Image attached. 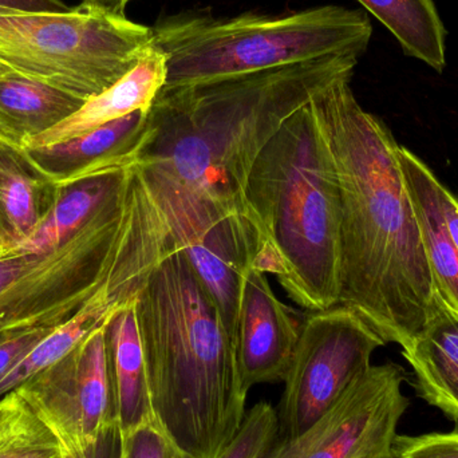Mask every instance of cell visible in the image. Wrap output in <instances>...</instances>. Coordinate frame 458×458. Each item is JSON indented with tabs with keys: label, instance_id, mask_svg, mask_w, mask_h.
Wrapping results in <instances>:
<instances>
[{
	"label": "cell",
	"instance_id": "1",
	"mask_svg": "<svg viewBox=\"0 0 458 458\" xmlns=\"http://www.w3.org/2000/svg\"><path fill=\"white\" fill-rule=\"evenodd\" d=\"M350 82H336L311 101L338 177V306L360 315L385 344L405 349L427 325L437 293L398 161L400 145L360 106Z\"/></svg>",
	"mask_w": 458,
	"mask_h": 458
},
{
	"label": "cell",
	"instance_id": "2",
	"mask_svg": "<svg viewBox=\"0 0 458 458\" xmlns=\"http://www.w3.org/2000/svg\"><path fill=\"white\" fill-rule=\"evenodd\" d=\"M360 56L331 55L253 74L164 86L148 110L137 164L245 214L258 156L312 98L352 80Z\"/></svg>",
	"mask_w": 458,
	"mask_h": 458
},
{
	"label": "cell",
	"instance_id": "3",
	"mask_svg": "<svg viewBox=\"0 0 458 458\" xmlns=\"http://www.w3.org/2000/svg\"><path fill=\"white\" fill-rule=\"evenodd\" d=\"M133 283L156 422L188 457L219 458L242 427L248 392L222 315L164 223L160 255Z\"/></svg>",
	"mask_w": 458,
	"mask_h": 458
},
{
	"label": "cell",
	"instance_id": "4",
	"mask_svg": "<svg viewBox=\"0 0 458 458\" xmlns=\"http://www.w3.org/2000/svg\"><path fill=\"white\" fill-rule=\"evenodd\" d=\"M244 207L261 239L253 268L274 275L288 298L309 311L338 306V177L311 102L285 121L256 158Z\"/></svg>",
	"mask_w": 458,
	"mask_h": 458
},
{
	"label": "cell",
	"instance_id": "5",
	"mask_svg": "<svg viewBox=\"0 0 458 458\" xmlns=\"http://www.w3.org/2000/svg\"><path fill=\"white\" fill-rule=\"evenodd\" d=\"M166 56L165 88L253 74L331 55L362 56L373 37L365 11L322 5L232 18L182 13L152 27Z\"/></svg>",
	"mask_w": 458,
	"mask_h": 458
},
{
	"label": "cell",
	"instance_id": "6",
	"mask_svg": "<svg viewBox=\"0 0 458 458\" xmlns=\"http://www.w3.org/2000/svg\"><path fill=\"white\" fill-rule=\"evenodd\" d=\"M153 46L152 27L81 3L64 13H0V77L46 83L88 101Z\"/></svg>",
	"mask_w": 458,
	"mask_h": 458
},
{
	"label": "cell",
	"instance_id": "7",
	"mask_svg": "<svg viewBox=\"0 0 458 458\" xmlns=\"http://www.w3.org/2000/svg\"><path fill=\"white\" fill-rule=\"evenodd\" d=\"M134 166L169 237L214 299L236 347L242 284L260 250L258 229L247 215L147 166Z\"/></svg>",
	"mask_w": 458,
	"mask_h": 458
},
{
	"label": "cell",
	"instance_id": "8",
	"mask_svg": "<svg viewBox=\"0 0 458 458\" xmlns=\"http://www.w3.org/2000/svg\"><path fill=\"white\" fill-rule=\"evenodd\" d=\"M381 336L352 310L334 306L301 322L276 408L277 438H293L322 419L371 366Z\"/></svg>",
	"mask_w": 458,
	"mask_h": 458
},
{
	"label": "cell",
	"instance_id": "9",
	"mask_svg": "<svg viewBox=\"0 0 458 458\" xmlns=\"http://www.w3.org/2000/svg\"><path fill=\"white\" fill-rule=\"evenodd\" d=\"M400 366L371 365L306 432L276 438L261 458H392L408 409Z\"/></svg>",
	"mask_w": 458,
	"mask_h": 458
},
{
	"label": "cell",
	"instance_id": "10",
	"mask_svg": "<svg viewBox=\"0 0 458 458\" xmlns=\"http://www.w3.org/2000/svg\"><path fill=\"white\" fill-rule=\"evenodd\" d=\"M106 322L15 390L53 430L64 454L88 448L107 428L118 424L107 366Z\"/></svg>",
	"mask_w": 458,
	"mask_h": 458
},
{
	"label": "cell",
	"instance_id": "11",
	"mask_svg": "<svg viewBox=\"0 0 458 458\" xmlns=\"http://www.w3.org/2000/svg\"><path fill=\"white\" fill-rule=\"evenodd\" d=\"M296 312L275 295L267 275L250 267L245 275L237 318L236 362L250 393L284 381L301 334Z\"/></svg>",
	"mask_w": 458,
	"mask_h": 458
},
{
	"label": "cell",
	"instance_id": "12",
	"mask_svg": "<svg viewBox=\"0 0 458 458\" xmlns=\"http://www.w3.org/2000/svg\"><path fill=\"white\" fill-rule=\"evenodd\" d=\"M148 110H137L59 144L23 148L24 155L54 184L109 166L131 165L137 161L147 128Z\"/></svg>",
	"mask_w": 458,
	"mask_h": 458
},
{
	"label": "cell",
	"instance_id": "13",
	"mask_svg": "<svg viewBox=\"0 0 458 458\" xmlns=\"http://www.w3.org/2000/svg\"><path fill=\"white\" fill-rule=\"evenodd\" d=\"M166 81V56L155 45L140 64L112 88L88 99L80 110L46 133L27 140L23 148L46 147L82 136L137 110L149 109ZM21 148V149H23Z\"/></svg>",
	"mask_w": 458,
	"mask_h": 458
},
{
	"label": "cell",
	"instance_id": "14",
	"mask_svg": "<svg viewBox=\"0 0 458 458\" xmlns=\"http://www.w3.org/2000/svg\"><path fill=\"white\" fill-rule=\"evenodd\" d=\"M403 355L420 397L458 425V312L437 295L427 325Z\"/></svg>",
	"mask_w": 458,
	"mask_h": 458
},
{
	"label": "cell",
	"instance_id": "15",
	"mask_svg": "<svg viewBox=\"0 0 458 458\" xmlns=\"http://www.w3.org/2000/svg\"><path fill=\"white\" fill-rule=\"evenodd\" d=\"M106 352L121 433L156 421L137 328L134 296L118 304L107 319Z\"/></svg>",
	"mask_w": 458,
	"mask_h": 458
},
{
	"label": "cell",
	"instance_id": "16",
	"mask_svg": "<svg viewBox=\"0 0 458 458\" xmlns=\"http://www.w3.org/2000/svg\"><path fill=\"white\" fill-rule=\"evenodd\" d=\"M131 165L109 166L56 184L50 211L30 239L13 250L45 252L62 244L125 191Z\"/></svg>",
	"mask_w": 458,
	"mask_h": 458
},
{
	"label": "cell",
	"instance_id": "17",
	"mask_svg": "<svg viewBox=\"0 0 458 458\" xmlns=\"http://www.w3.org/2000/svg\"><path fill=\"white\" fill-rule=\"evenodd\" d=\"M398 161L413 201L436 293L458 312V250L449 237L438 206L436 188L440 180L406 147H398Z\"/></svg>",
	"mask_w": 458,
	"mask_h": 458
},
{
	"label": "cell",
	"instance_id": "18",
	"mask_svg": "<svg viewBox=\"0 0 458 458\" xmlns=\"http://www.w3.org/2000/svg\"><path fill=\"white\" fill-rule=\"evenodd\" d=\"M56 184L43 176L21 148L0 141V244L4 253L23 245L45 219Z\"/></svg>",
	"mask_w": 458,
	"mask_h": 458
},
{
	"label": "cell",
	"instance_id": "19",
	"mask_svg": "<svg viewBox=\"0 0 458 458\" xmlns=\"http://www.w3.org/2000/svg\"><path fill=\"white\" fill-rule=\"evenodd\" d=\"M85 102L29 78L0 77V141L23 148L27 140L50 131Z\"/></svg>",
	"mask_w": 458,
	"mask_h": 458
},
{
	"label": "cell",
	"instance_id": "20",
	"mask_svg": "<svg viewBox=\"0 0 458 458\" xmlns=\"http://www.w3.org/2000/svg\"><path fill=\"white\" fill-rule=\"evenodd\" d=\"M123 301H125L113 287L109 274L105 284L72 318L43 339L0 381V400L69 354L89 334L104 325L113 310Z\"/></svg>",
	"mask_w": 458,
	"mask_h": 458
},
{
	"label": "cell",
	"instance_id": "21",
	"mask_svg": "<svg viewBox=\"0 0 458 458\" xmlns=\"http://www.w3.org/2000/svg\"><path fill=\"white\" fill-rule=\"evenodd\" d=\"M400 42L406 55L436 72L446 66V30L433 0H358Z\"/></svg>",
	"mask_w": 458,
	"mask_h": 458
},
{
	"label": "cell",
	"instance_id": "22",
	"mask_svg": "<svg viewBox=\"0 0 458 458\" xmlns=\"http://www.w3.org/2000/svg\"><path fill=\"white\" fill-rule=\"evenodd\" d=\"M64 449L53 430L19 397L0 422V458H62Z\"/></svg>",
	"mask_w": 458,
	"mask_h": 458
},
{
	"label": "cell",
	"instance_id": "23",
	"mask_svg": "<svg viewBox=\"0 0 458 458\" xmlns=\"http://www.w3.org/2000/svg\"><path fill=\"white\" fill-rule=\"evenodd\" d=\"M279 435L276 409L259 401L245 413L242 427L219 458H261Z\"/></svg>",
	"mask_w": 458,
	"mask_h": 458
},
{
	"label": "cell",
	"instance_id": "24",
	"mask_svg": "<svg viewBox=\"0 0 458 458\" xmlns=\"http://www.w3.org/2000/svg\"><path fill=\"white\" fill-rule=\"evenodd\" d=\"M121 458H190L182 454L156 421L123 433Z\"/></svg>",
	"mask_w": 458,
	"mask_h": 458
},
{
	"label": "cell",
	"instance_id": "25",
	"mask_svg": "<svg viewBox=\"0 0 458 458\" xmlns=\"http://www.w3.org/2000/svg\"><path fill=\"white\" fill-rule=\"evenodd\" d=\"M392 458H458V429L420 436L398 435Z\"/></svg>",
	"mask_w": 458,
	"mask_h": 458
},
{
	"label": "cell",
	"instance_id": "26",
	"mask_svg": "<svg viewBox=\"0 0 458 458\" xmlns=\"http://www.w3.org/2000/svg\"><path fill=\"white\" fill-rule=\"evenodd\" d=\"M59 326H32L13 331L0 339V381Z\"/></svg>",
	"mask_w": 458,
	"mask_h": 458
},
{
	"label": "cell",
	"instance_id": "27",
	"mask_svg": "<svg viewBox=\"0 0 458 458\" xmlns=\"http://www.w3.org/2000/svg\"><path fill=\"white\" fill-rule=\"evenodd\" d=\"M53 250L54 248L45 252L13 250L0 256V293L38 267L42 266Z\"/></svg>",
	"mask_w": 458,
	"mask_h": 458
},
{
	"label": "cell",
	"instance_id": "28",
	"mask_svg": "<svg viewBox=\"0 0 458 458\" xmlns=\"http://www.w3.org/2000/svg\"><path fill=\"white\" fill-rule=\"evenodd\" d=\"M123 433L118 424L107 428L88 448L78 452H66L62 458H121Z\"/></svg>",
	"mask_w": 458,
	"mask_h": 458
},
{
	"label": "cell",
	"instance_id": "29",
	"mask_svg": "<svg viewBox=\"0 0 458 458\" xmlns=\"http://www.w3.org/2000/svg\"><path fill=\"white\" fill-rule=\"evenodd\" d=\"M436 192H437L438 206L445 222L446 231L458 250V196L441 182H437Z\"/></svg>",
	"mask_w": 458,
	"mask_h": 458
},
{
	"label": "cell",
	"instance_id": "30",
	"mask_svg": "<svg viewBox=\"0 0 458 458\" xmlns=\"http://www.w3.org/2000/svg\"><path fill=\"white\" fill-rule=\"evenodd\" d=\"M69 8L62 0H0V10L10 13H64Z\"/></svg>",
	"mask_w": 458,
	"mask_h": 458
},
{
	"label": "cell",
	"instance_id": "31",
	"mask_svg": "<svg viewBox=\"0 0 458 458\" xmlns=\"http://www.w3.org/2000/svg\"><path fill=\"white\" fill-rule=\"evenodd\" d=\"M131 0H82V4L113 15H125L126 7Z\"/></svg>",
	"mask_w": 458,
	"mask_h": 458
},
{
	"label": "cell",
	"instance_id": "32",
	"mask_svg": "<svg viewBox=\"0 0 458 458\" xmlns=\"http://www.w3.org/2000/svg\"><path fill=\"white\" fill-rule=\"evenodd\" d=\"M18 403L19 395L15 392L0 400V422L13 411V409L15 408Z\"/></svg>",
	"mask_w": 458,
	"mask_h": 458
},
{
	"label": "cell",
	"instance_id": "33",
	"mask_svg": "<svg viewBox=\"0 0 458 458\" xmlns=\"http://www.w3.org/2000/svg\"><path fill=\"white\" fill-rule=\"evenodd\" d=\"M4 255V250H3L2 244H0V256Z\"/></svg>",
	"mask_w": 458,
	"mask_h": 458
},
{
	"label": "cell",
	"instance_id": "34",
	"mask_svg": "<svg viewBox=\"0 0 458 458\" xmlns=\"http://www.w3.org/2000/svg\"><path fill=\"white\" fill-rule=\"evenodd\" d=\"M0 13H5V11L0 10Z\"/></svg>",
	"mask_w": 458,
	"mask_h": 458
}]
</instances>
